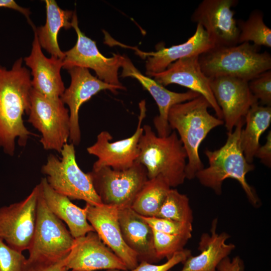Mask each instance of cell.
<instances>
[{"label": "cell", "mask_w": 271, "mask_h": 271, "mask_svg": "<svg viewBox=\"0 0 271 271\" xmlns=\"http://www.w3.org/2000/svg\"><path fill=\"white\" fill-rule=\"evenodd\" d=\"M36 225L28 249L30 262H54L65 259L74 238L63 222L47 207L39 186Z\"/></svg>", "instance_id": "cell-7"}, {"label": "cell", "mask_w": 271, "mask_h": 271, "mask_svg": "<svg viewBox=\"0 0 271 271\" xmlns=\"http://www.w3.org/2000/svg\"><path fill=\"white\" fill-rule=\"evenodd\" d=\"M67 271H68V270H67ZM69 271H73V270H69Z\"/></svg>", "instance_id": "cell-39"}, {"label": "cell", "mask_w": 271, "mask_h": 271, "mask_svg": "<svg viewBox=\"0 0 271 271\" xmlns=\"http://www.w3.org/2000/svg\"><path fill=\"white\" fill-rule=\"evenodd\" d=\"M27 262L22 252L8 245L0 238V271H23Z\"/></svg>", "instance_id": "cell-32"}, {"label": "cell", "mask_w": 271, "mask_h": 271, "mask_svg": "<svg viewBox=\"0 0 271 271\" xmlns=\"http://www.w3.org/2000/svg\"><path fill=\"white\" fill-rule=\"evenodd\" d=\"M46 20L45 25L36 28L32 25L36 33L41 48L51 56L63 59L64 52L60 48L58 36L60 30L72 28L71 21L73 12L61 9L55 0H45Z\"/></svg>", "instance_id": "cell-25"}, {"label": "cell", "mask_w": 271, "mask_h": 271, "mask_svg": "<svg viewBox=\"0 0 271 271\" xmlns=\"http://www.w3.org/2000/svg\"><path fill=\"white\" fill-rule=\"evenodd\" d=\"M152 77L164 87L176 84L202 95L214 110L217 117L223 120L221 110L210 88V78L201 69L199 56L179 59L169 65L164 71L152 74L150 77Z\"/></svg>", "instance_id": "cell-19"}, {"label": "cell", "mask_w": 271, "mask_h": 271, "mask_svg": "<svg viewBox=\"0 0 271 271\" xmlns=\"http://www.w3.org/2000/svg\"><path fill=\"white\" fill-rule=\"evenodd\" d=\"M258 158L261 163L268 168L271 167V131H269L266 137L265 143L260 146L254 156Z\"/></svg>", "instance_id": "cell-36"}, {"label": "cell", "mask_w": 271, "mask_h": 271, "mask_svg": "<svg viewBox=\"0 0 271 271\" xmlns=\"http://www.w3.org/2000/svg\"><path fill=\"white\" fill-rule=\"evenodd\" d=\"M65 258L54 262H30L27 260L23 271H67Z\"/></svg>", "instance_id": "cell-35"}, {"label": "cell", "mask_w": 271, "mask_h": 271, "mask_svg": "<svg viewBox=\"0 0 271 271\" xmlns=\"http://www.w3.org/2000/svg\"><path fill=\"white\" fill-rule=\"evenodd\" d=\"M156 217L192 223L193 214L188 197L177 189L171 188Z\"/></svg>", "instance_id": "cell-29"}, {"label": "cell", "mask_w": 271, "mask_h": 271, "mask_svg": "<svg viewBox=\"0 0 271 271\" xmlns=\"http://www.w3.org/2000/svg\"><path fill=\"white\" fill-rule=\"evenodd\" d=\"M24 60L31 70L33 89L49 98L60 99L65 90L60 73L63 59L46 57L35 31L31 53Z\"/></svg>", "instance_id": "cell-21"}, {"label": "cell", "mask_w": 271, "mask_h": 271, "mask_svg": "<svg viewBox=\"0 0 271 271\" xmlns=\"http://www.w3.org/2000/svg\"><path fill=\"white\" fill-rule=\"evenodd\" d=\"M237 3L236 0H203L191 20L203 27L215 46L237 45L239 31L231 9Z\"/></svg>", "instance_id": "cell-14"}, {"label": "cell", "mask_w": 271, "mask_h": 271, "mask_svg": "<svg viewBox=\"0 0 271 271\" xmlns=\"http://www.w3.org/2000/svg\"><path fill=\"white\" fill-rule=\"evenodd\" d=\"M254 97L262 105L271 106V70L262 72L248 82Z\"/></svg>", "instance_id": "cell-33"}, {"label": "cell", "mask_w": 271, "mask_h": 271, "mask_svg": "<svg viewBox=\"0 0 271 271\" xmlns=\"http://www.w3.org/2000/svg\"><path fill=\"white\" fill-rule=\"evenodd\" d=\"M171 188L161 175L148 179L136 195L130 207L141 216L156 217Z\"/></svg>", "instance_id": "cell-27"}, {"label": "cell", "mask_w": 271, "mask_h": 271, "mask_svg": "<svg viewBox=\"0 0 271 271\" xmlns=\"http://www.w3.org/2000/svg\"><path fill=\"white\" fill-rule=\"evenodd\" d=\"M105 43L109 46H119L135 51V54L146 59V75L164 71L172 63L185 57L199 56L215 46L207 33L199 24L193 36L185 42L170 47L160 45L156 51L144 52L137 47L126 45L115 40L110 36L106 37Z\"/></svg>", "instance_id": "cell-13"}, {"label": "cell", "mask_w": 271, "mask_h": 271, "mask_svg": "<svg viewBox=\"0 0 271 271\" xmlns=\"http://www.w3.org/2000/svg\"><path fill=\"white\" fill-rule=\"evenodd\" d=\"M66 268L73 271L117 269L127 271L123 262L101 240L95 231L74 238L65 258Z\"/></svg>", "instance_id": "cell-16"}, {"label": "cell", "mask_w": 271, "mask_h": 271, "mask_svg": "<svg viewBox=\"0 0 271 271\" xmlns=\"http://www.w3.org/2000/svg\"><path fill=\"white\" fill-rule=\"evenodd\" d=\"M71 24L77 34V41L71 49L64 52L63 68L68 70L76 67L91 69L100 80L120 89H124L118 75V70L123 62V55L113 54L112 57L108 58L102 54L97 48L96 42L80 30L75 12H73Z\"/></svg>", "instance_id": "cell-10"}, {"label": "cell", "mask_w": 271, "mask_h": 271, "mask_svg": "<svg viewBox=\"0 0 271 271\" xmlns=\"http://www.w3.org/2000/svg\"><path fill=\"white\" fill-rule=\"evenodd\" d=\"M191 251L185 249L175 253L164 263L154 264L145 261L140 262L137 267L129 271H169V270L180 262H183L190 255ZM106 271H122L117 269H109ZM128 271V270H127Z\"/></svg>", "instance_id": "cell-34"}, {"label": "cell", "mask_w": 271, "mask_h": 271, "mask_svg": "<svg viewBox=\"0 0 271 271\" xmlns=\"http://www.w3.org/2000/svg\"><path fill=\"white\" fill-rule=\"evenodd\" d=\"M139 108L138 126L131 136L110 142L112 137L109 132L102 131L97 135L95 143L87 148L88 154L97 158L93 165L92 170L96 171L104 167L123 170L129 168L135 163L139 153V141L143 132L142 123L146 115L145 100L140 102Z\"/></svg>", "instance_id": "cell-12"}, {"label": "cell", "mask_w": 271, "mask_h": 271, "mask_svg": "<svg viewBox=\"0 0 271 271\" xmlns=\"http://www.w3.org/2000/svg\"><path fill=\"white\" fill-rule=\"evenodd\" d=\"M71 77L69 86L65 88L60 97L69 108L70 116L69 140L74 146L81 140L79 122V111L81 106L93 95L104 90H109L114 94L119 87L105 83L92 75L88 69L73 67L68 70Z\"/></svg>", "instance_id": "cell-17"}, {"label": "cell", "mask_w": 271, "mask_h": 271, "mask_svg": "<svg viewBox=\"0 0 271 271\" xmlns=\"http://www.w3.org/2000/svg\"><path fill=\"white\" fill-rule=\"evenodd\" d=\"M244 123V119L240 120L234 130L227 132L226 142L220 148L205 151L209 166L198 171L195 177L201 185L211 189L217 195L221 194L225 179H235L241 186L251 204L257 206L259 199L246 179V174L253 170L255 166L247 161L240 145V134Z\"/></svg>", "instance_id": "cell-3"}, {"label": "cell", "mask_w": 271, "mask_h": 271, "mask_svg": "<svg viewBox=\"0 0 271 271\" xmlns=\"http://www.w3.org/2000/svg\"><path fill=\"white\" fill-rule=\"evenodd\" d=\"M39 186L24 200L0 207V238L11 247L28 250L34 233Z\"/></svg>", "instance_id": "cell-11"}, {"label": "cell", "mask_w": 271, "mask_h": 271, "mask_svg": "<svg viewBox=\"0 0 271 271\" xmlns=\"http://www.w3.org/2000/svg\"><path fill=\"white\" fill-rule=\"evenodd\" d=\"M155 249L158 258L161 260L171 258L184 247L191 236L170 234L153 230Z\"/></svg>", "instance_id": "cell-30"}, {"label": "cell", "mask_w": 271, "mask_h": 271, "mask_svg": "<svg viewBox=\"0 0 271 271\" xmlns=\"http://www.w3.org/2000/svg\"><path fill=\"white\" fill-rule=\"evenodd\" d=\"M244 122L245 128H242L240 134V145L246 160L252 164L260 146V137L271 122V106L254 103L247 111Z\"/></svg>", "instance_id": "cell-26"}, {"label": "cell", "mask_w": 271, "mask_h": 271, "mask_svg": "<svg viewBox=\"0 0 271 271\" xmlns=\"http://www.w3.org/2000/svg\"><path fill=\"white\" fill-rule=\"evenodd\" d=\"M17 59L11 69L0 66V148L13 156L16 143L25 147L33 134L24 124L23 116L29 114L32 89L31 75Z\"/></svg>", "instance_id": "cell-1"}, {"label": "cell", "mask_w": 271, "mask_h": 271, "mask_svg": "<svg viewBox=\"0 0 271 271\" xmlns=\"http://www.w3.org/2000/svg\"><path fill=\"white\" fill-rule=\"evenodd\" d=\"M236 22L239 31L238 44L252 42L258 47H271V29L265 24L261 11L253 10L246 20Z\"/></svg>", "instance_id": "cell-28"}, {"label": "cell", "mask_w": 271, "mask_h": 271, "mask_svg": "<svg viewBox=\"0 0 271 271\" xmlns=\"http://www.w3.org/2000/svg\"><path fill=\"white\" fill-rule=\"evenodd\" d=\"M28 122L41 134L45 150L60 153L70 136V116L61 99L49 98L32 88Z\"/></svg>", "instance_id": "cell-8"}, {"label": "cell", "mask_w": 271, "mask_h": 271, "mask_svg": "<svg viewBox=\"0 0 271 271\" xmlns=\"http://www.w3.org/2000/svg\"><path fill=\"white\" fill-rule=\"evenodd\" d=\"M0 8H6L18 11L24 15L30 22L29 18L30 11L28 9L20 6L14 0H0Z\"/></svg>", "instance_id": "cell-38"}, {"label": "cell", "mask_w": 271, "mask_h": 271, "mask_svg": "<svg viewBox=\"0 0 271 271\" xmlns=\"http://www.w3.org/2000/svg\"><path fill=\"white\" fill-rule=\"evenodd\" d=\"M121 67V77H130L136 79L155 100L159 114L154 118V124L159 137H166L171 132L172 129L168 121V112L171 107L176 104L194 99L200 95L191 90L178 93L166 89L153 78L142 74L126 55H123Z\"/></svg>", "instance_id": "cell-20"}, {"label": "cell", "mask_w": 271, "mask_h": 271, "mask_svg": "<svg viewBox=\"0 0 271 271\" xmlns=\"http://www.w3.org/2000/svg\"><path fill=\"white\" fill-rule=\"evenodd\" d=\"M209 107L206 98L199 95L172 106L168 112L169 126L178 132L187 153L186 179L195 178L196 174L204 168L199 154L200 146L212 129L224 124L222 119L209 113Z\"/></svg>", "instance_id": "cell-2"}, {"label": "cell", "mask_w": 271, "mask_h": 271, "mask_svg": "<svg viewBox=\"0 0 271 271\" xmlns=\"http://www.w3.org/2000/svg\"><path fill=\"white\" fill-rule=\"evenodd\" d=\"M88 174L102 203L118 208L130 207L148 180L146 168L137 162L125 170L104 167Z\"/></svg>", "instance_id": "cell-9"}, {"label": "cell", "mask_w": 271, "mask_h": 271, "mask_svg": "<svg viewBox=\"0 0 271 271\" xmlns=\"http://www.w3.org/2000/svg\"><path fill=\"white\" fill-rule=\"evenodd\" d=\"M60 154V159L49 155L41 168L50 187L70 200H83L92 206L102 204L88 173H84L77 164L74 145L66 143Z\"/></svg>", "instance_id": "cell-6"}, {"label": "cell", "mask_w": 271, "mask_h": 271, "mask_svg": "<svg viewBox=\"0 0 271 271\" xmlns=\"http://www.w3.org/2000/svg\"><path fill=\"white\" fill-rule=\"evenodd\" d=\"M140 137L136 162L146 169L148 179L162 176L171 187L182 184L185 179L187 155L175 130L166 137L156 135L146 124Z\"/></svg>", "instance_id": "cell-4"}, {"label": "cell", "mask_w": 271, "mask_h": 271, "mask_svg": "<svg viewBox=\"0 0 271 271\" xmlns=\"http://www.w3.org/2000/svg\"><path fill=\"white\" fill-rule=\"evenodd\" d=\"M249 42L230 46H215L199 56V62L208 78L230 76L249 81L271 69V56Z\"/></svg>", "instance_id": "cell-5"}, {"label": "cell", "mask_w": 271, "mask_h": 271, "mask_svg": "<svg viewBox=\"0 0 271 271\" xmlns=\"http://www.w3.org/2000/svg\"><path fill=\"white\" fill-rule=\"evenodd\" d=\"M217 219L212 221L211 234L203 233L199 242V254L190 255L183 262L180 271H216L218 264L235 248L232 243H226L230 236L226 232H216Z\"/></svg>", "instance_id": "cell-23"}, {"label": "cell", "mask_w": 271, "mask_h": 271, "mask_svg": "<svg viewBox=\"0 0 271 271\" xmlns=\"http://www.w3.org/2000/svg\"><path fill=\"white\" fill-rule=\"evenodd\" d=\"M87 219L103 242L125 264L127 270L139 264L137 254L125 243L118 221V208L86 204Z\"/></svg>", "instance_id": "cell-18"}, {"label": "cell", "mask_w": 271, "mask_h": 271, "mask_svg": "<svg viewBox=\"0 0 271 271\" xmlns=\"http://www.w3.org/2000/svg\"><path fill=\"white\" fill-rule=\"evenodd\" d=\"M216 269L218 271H243L244 265L239 256H235L232 260L227 256L221 260Z\"/></svg>", "instance_id": "cell-37"}, {"label": "cell", "mask_w": 271, "mask_h": 271, "mask_svg": "<svg viewBox=\"0 0 271 271\" xmlns=\"http://www.w3.org/2000/svg\"><path fill=\"white\" fill-rule=\"evenodd\" d=\"M248 82L230 76L210 78V88L221 110L227 132H232L238 122L244 119L251 106L258 102L251 92Z\"/></svg>", "instance_id": "cell-15"}, {"label": "cell", "mask_w": 271, "mask_h": 271, "mask_svg": "<svg viewBox=\"0 0 271 271\" xmlns=\"http://www.w3.org/2000/svg\"><path fill=\"white\" fill-rule=\"evenodd\" d=\"M118 217L122 238L137 254L139 262L154 263L161 260L155 249L153 230L142 216L127 207L118 208Z\"/></svg>", "instance_id": "cell-22"}, {"label": "cell", "mask_w": 271, "mask_h": 271, "mask_svg": "<svg viewBox=\"0 0 271 271\" xmlns=\"http://www.w3.org/2000/svg\"><path fill=\"white\" fill-rule=\"evenodd\" d=\"M39 184L47 207L65 222L74 238L94 231L87 220L85 207L77 206L69 198L55 191L48 184L46 178H42Z\"/></svg>", "instance_id": "cell-24"}, {"label": "cell", "mask_w": 271, "mask_h": 271, "mask_svg": "<svg viewBox=\"0 0 271 271\" xmlns=\"http://www.w3.org/2000/svg\"><path fill=\"white\" fill-rule=\"evenodd\" d=\"M144 219L153 230L162 233L192 236V223L178 222L157 217H145Z\"/></svg>", "instance_id": "cell-31"}]
</instances>
